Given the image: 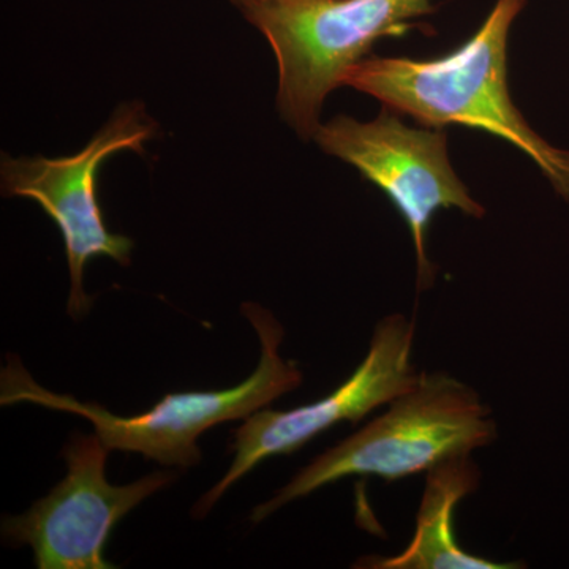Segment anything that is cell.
<instances>
[{
    "label": "cell",
    "mask_w": 569,
    "mask_h": 569,
    "mask_svg": "<svg viewBox=\"0 0 569 569\" xmlns=\"http://www.w3.org/2000/svg\"><path fill=\"white\" fill-rule=\"evenodd\" d=\"M436 0H271L242 10L274 51L277 108L299 137L320 129L326 97L369 58L378 40L403 36Z\"/></svg>",
    "instance_id": "277c9868"
},
{
    "label": "cell",
    "mask_w": 569,
    "mask_h": 569,
    "mask_svg": "<svg viewBox=\"0 0 569 569\" xmlns=\"http://www.w3.org/2000/svg\"><path fill=\"white\" fill-rule=\"evenodd\" d=\"M413 342L415 321L400 313L383 318L365 361L331 395L295 410H258L247 418L234 432L230 470L194 505V518L208 515L231 486L263 460L291 455L339 422L361 421L413 388L421 377L413 365Z\"/></svg>",
    "instance_id": "ba28073f"
},
{
    "label": "cell",
    "mask_w": 569,
    "mask_h": 569,
    "mask_svg": "<svg viewBox=\"0 0 569 569\" xmlns=\"http://www.w3.org/2000/svg\"><path fill=\"white\" fill-rule=\"evenodd\" d=\"M479 468L471 455L438 463L426 473L417 530L410 545L395 557H369L356 565L373 569H516L522 565L471 556L460 548L452 518L460 501L478 489Z\"/></svg>",
    "instance_id": "9c48e42d"
},
{
    "label": "cell",
    "mask_w": 569,
    "mask_h": 569,
    "mask_svg": "<svg viewBox=\"0 0 569 569\" xmlns=\"http://www.w3.org/2000/svg\"><path fill=\"white\" fill-rule=\"evenodd\" d=\"M383 108L373 121L336 116L321 123L313 140L378 187L406 220L417 253L418 290L436 282L437 269L427 253L430 223L441 209H458L482 219L485 206L470 194L449 160L448 133L433 127L407 126Z\"/></svg>",
    "instance_id": "8992f818"
},
{
    "label": "cell",
    "mask_w": 569,
    "mask_h": 569,
    "mask_svg": "<svg viewBox=\"0 0 569 569\" xmlns=\"http://www.w3.org/2000/svg\"><path fill=\"white\" fill-rule=\"evenodd\" d=\"M496 440L490 408L473 388L447 372H421L418 383L388 403L383 415L313 459L271 500L254 508L250 519L261 522L343 478L397 481L427 473Z\"/></svg>",
    "instance_id": "3957f363"
},
{
    "label": "cell",
    "mask_w": 569,
    "mask_h": 569,
    "mask_svg": "<svg viewBox=\"0 0 569 569\" xmlns=\"http://www.w3.org/2000/svg\"><path fill=\"white\" fill-rule=\"evenodd\" d=\"M527 0H497L470 39L440 58L369 56L348 71L343 86L422 127L458 123L493 134L533 160L559 197L569 200V151L535 132L508 88V39Z\"/></svg>",
    "instance_id": "6da1fadb"
},
{
    "label": "cell",
    "mask_w": 569,
    "mask_h": 569,
    "mask_svg": "<svg viewBox=\"0 0 569 569\" xmlns=\"http://www.w3.org/2000/svg\"><path fill=\"white\" fill-rule=\"evenodd\" d=\"M261 343V358L252 376L224 391H190L164 396L144 413L118 417L93 402L58 395L40 387L20 359L9 356L0 376V403H33L78 415L92 422L97 436L110 451L138 452L163 466L189 468L201 460L198 438L213 426L247 419L301 387L302 373L295 361L279 355L284 331L269 310L242 306Z\"/></svg>",
    "instance_id": "7a4b0ae2"
},
{
    "label": "cell",
    "mask_w": 569,
    "mask_h": 569,
    "mask_svg": "<svg viewBox=\"0 0 569 569\" xmlns=\"http://www.w3.org/2000/svg\"><path fill=\"white\" fill-rule=\"evenodd\" d=\"M108 452L97 436L74 433L63 448L66 478L21 516L2 519L10 545L29 546L39 569H111L103 550L111 530L132 509L174 481L153 471L132 485L114 486L104 475Z\"/></svg>",
    "instance_id": "52a82bcc"
},
{
    "label": "cell",
    "mask_w": 569,
    "mask_h": 569,
    "mask_svg": "<svg viewBox=\"0 0 569 569\" xmlns=\"http://www.w3.org/2000/svg\"><path fill=\"white\" fill-rule=\"evenodd\" d=\"M156 133L157 123L142 104L123 103L73 156L2 157L3 194L37 201L61 231L70 272L67 307L71 317L84 316L92 306L91 296L84 291L86 264L92 258L108 257L127 266L133 249L132 239L111 233L104 224L97 193L100 170L122 151L144 156V144Z\"/></svg>",
    "instance_id": "5b68a950"
},
{
    "label": "cell",
    "mask_w": 569,
    "mask_h": 569,
    "mask_svg": "<svg viewBox=\"0 0 569 569\" xmlns=\"http://www.w3.org/2000/svg\"><path fill=\"white\" fill-rule=\"evenodd\" d=\"M239 10L249 9V7L260 6V3L271 2V0H230Z\"/></svg>",
    "instance_id": "30bf717a"
}]
</instances>
